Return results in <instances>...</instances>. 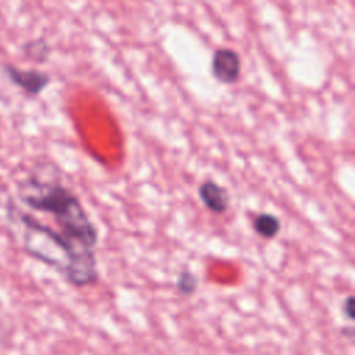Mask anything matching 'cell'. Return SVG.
<instances>
[{
  "instance_id": "cell-1",
  "label": "cell",
  "mask_w": 355,
  "mask_h": 355,
  "mask_svg": "<svg viewBox=\"0 0 355 355\" xmlns=\"http://www.w3.org/2000/svg\"><path fill=\"white\" fill-rule=\"evenodd\" d=\"M12 212L24 227V248L31 257L55 269L75 287L93 286L98 282L94 248L68 240L51 225L43 223L29 212L21 209Z\"/></svg>"
},
{
  "instance_id": "cell-2",
  "label": "cell",
  "mask_w": 355,
  "mask_h": 355,
  "mask_svg": "<svg viewBox=\"0 0 355 355\" xmlns=\"http://www.w3.org/2000/svg\"><path fill=\"white\" fill-rule=\"evenodd\" d=\"M18 197L29 209L49 215L57 232L71 241L96 248L98 230L79 197L58 178L29 175L18 183Z\"/></svg>"
},
{
  "instance_id": "cell-3",
  "label": "cell",
  "mask_w": 355,
  "mask_h": 355,
  "mask_svg": "<svg viewBox=\"0 0 355 355\" xmlns=\"http://www.w3.org/2000/svg\"><path fill=\"white\" fill-rule=\"evenodd\" d=\"M211 73L223 85H233L241 76V57L230 47H219L211 57Z\"/></svg>"
},
{
  "instance_id": "cell-4",
  "label": "cell",
  "mask_w": 355,
  "mask_h": 355,
  "mask_svg": "<svg viewBox=\"0 0 355 355\" xmlns=\"http://www.w3.org/2000/svg\"><path fill=\"white\" fill-rule=\"evenodd\" d=\"M7 78L19 89H22L29 96L40 94L50 83L51 78L49 73L32 68V69H19L11 64L3 67Z\"/></svg>"
},
{
  "instance_id": "cell-5",
  "label": "cell",
  "mask_w": 355,
  "mask_h": 355,
  "mask_svg": "<svg viewBox=\"0 0 355 355\" xmlns=\"http://www.w3.org/2000/svg\"><path fill=\"white\" fill-rule=\"evenodd\" d=\"M198 197L202 205L215 215L225 214L230 207V194L226 187L220 186L212 179L204 180L198 186Z\"/></svg>"
},
{
  "instance_id": "cell-6",
  "label": "cell",
  "mask_w": 355,
  "mask_h": 355,
  "mask_svg": "<svg viewBox=\"0 0 355 355\" xmlns=\"http://www.w3.org/2000/svg\"><path fill=\"white\" fill-rule=\"evenodd\" d=\"M254 232L265 240L275 239L282 229L280 218L272 212H259L252 219Z\"/></svg>"
},
{
  "instance_id": "cell-7",
  "label": "cell",
  "mask_w": 355,
  "mask_h": 355,
  "mask_svg": "<svg viewBox=\"0 0 355 355\" xmlns=\"http://www.w3.org/2000/svg\"><path fill=\"white\" fill-rule=\"evenodd\" d=\"M22 53L25 57L36 61V62H46L50 55V46L43 37H37L29 40L22 44Z\"/></svg>"
},
{
  "instance_id": "cell-8",
  "label": "cell",
  "mask_w": 355,
  "mask_h": 355,
  "mask_svg": "<svg viewBox=\"0 0 355 355\" xmlns=\"http://www.w3.org/2000/svg\"><path fill=\"white\" fill-rule=\"evenodd\" d=\"M176 290L180 295L183 297H190L193 295L197 288H198V277L197 275L189 269V268H182L176 276Z\"/></svg>"
},
{
  "instance_id": "cell-9",
  "label": "cell",
  "mask_w": 355,
  "mask_h": 355,
  "mask_svg": "<svg viewBox=\"0 0 355 355\" xmlns=\"http://www.w3.org/2000/svg\"><path fill=\"white\" fill-rule=\"evenodd\" d=\"M354 305H355V300H354V295H347L345 300L343 301L341 304V311H343V315L348 319V320H354L355 319V309H354Z\"/></svg>"
},
{
  "instance_id": "cell-10",
  "label": "cell",
  "mask_w": 355,
  "mask_h": 355,
  "mask_svg": "<svg viewBox=\"0 0 355 355\" xmlns=\"http://www.w3.org/2000/svg\"><path fill=\"white\" fill-rule=\"evenodd\" d=\"M341 333L344 334V336H347V338L348 340H352L354 338V329L349 326V327H344V329H341Z\"/></svg>"
}]
</instances>
